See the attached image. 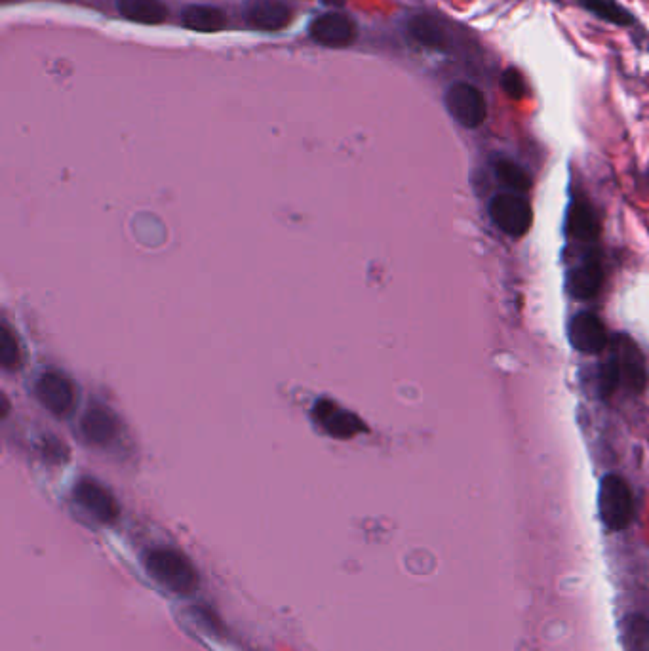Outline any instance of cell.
I'll return each mask as SVG.
<instances>
[{
	"mask_svg": "<svg viewBox=\"0 0 649 651\" xmlns=\"http://www.w3.org/2000/svg\"><path fill=\"white\" fill-rule=\"evenodd\" d=\"M143 566L160 587L174 594H193L198 589V573L187 556L174 549H153L145 554Z\"/></svg>",
	"mask_w": 649,
	"mask_h": 651,
	"instance_id": "6da1fadb",
	"label": "cell"
},
{
	"mask_svg": "<svg viewBox=\"0 0 649 651\" xmlns=\"http://www.w3.org/2000/svg\"><path fill=\"white\" fill-rule=\"evenodd\" d=\"M600 518L611 532L627 530L634 518V501L629 484L617 476L608 474L602 478L598 495Z\"/></svg>",
	"mask_w": 649,
	"mask_h": 651,
	"instance_id": "7a4b0ae2",
	"label": "cell"
},
{
	"mask_svg": "<svg viewBox=\"0 0 649 651\" xmlns=\"http://www.w3.org/2000/svg\"><path fill=\"white\" fill-rule=\"evenodd\" d=\"M446 109L463 128H478L488 117V103L484 94L469 82H455L446 92Z\"/></svg>",
	"mask_w": 649,
	"mask_h": 651,
	"instance_id": "3957f363",
	"label": "cell"
},
{
	"mask_svg": "<svg viewBox=\"0 0 649 651\" xmlns=\"http://www.w3.org/2000/svg\"><path fill=\"white\" fill-rule=\"evenodd\" d=\"M490 216L505 235L514 238L524 237L530 231L533 219L528 200L512 193H503L493 198L490 202Z\"/></svg>",
	"mask_w": 649,
	"mask_h": 651,
	"instance_id": "277c9868",
	"label": "cell"
},
{
	"mask_svg": "<svg viewBox=\"0 0 649 651\" xmlns=\"http://www.w3.org/2000/svg\"><path fill=\"white\" fill-rule=\"evenodd\" d=\"M311 39L330 48H345L356 40V23L349 16L339 12L322 14L309 25Z\"/></svg>",
	"mask_w": 649,
	"mask_h": 651,
	"instance_id": "5b68a950",
	"label": "cell"
},
{
	"mask_svg": "<svg viewBox=\"0 0 649 651\" xmlns=\"http://www.w3.org/2000/svg\"><path fill=\"white\" fill-rule=\"evenodd\" d=\"M35 393L40 404L54 415L69 414L75 404L73 383L59 372H46L39 377Z\"/></svg>",
	"mask_w": 649,
	"mask_h": 651,
	"instance_id": "8992f818",
	"label": "cell"
},
{
	"mask_svg": "<svg viewBox=\"0 0 649 651\" xmlns=\"http://www.w3.org/2000/svg\"><path fill=\"white\" fill-rule=\"evenodd\" d=\"M570 341L579 353L598 355L608 345V332L598 316L579 313L571 318Z\"/></svg>",
	"mask_w": 649,
	"mask_h": 651,
	"instance_id": "52a82bcc",
	"label": "cell"
},
{
	"mask_svg": "<svg viewBox=\"0 0 649 651\" xmlns=\"http://www.w3.org/2000/svg\"><path fill=\"white\" fill-rule=\"evenodd\" d=\"M75 499L84 511H88L99 522L111 524L117 520L118 505L115 497L96 480H80L75 488Z\"/></svg>",
	"mask_w": 649,
	"mask_h": 651,
	"instance_id": "ba28073f",
	"label": "cell"
},
{
	"mask_svg": "<svg viewBox=\"0 0 649 651\" xmlns=\"http://www.w3.org/2000/svg\"><path fill=\"white\" fill-rule=\"evenodd\" d=\"M313 417L316 423L335 438H351L356 436L358 431H364V425L356 419V415L349 414L347 410L339 408L334 402L318 400Z\"/></svg>",
	"mask_w": 649,
	"mask_h": 651,
	"instance_id": "9c48e42d",
	"label": "cell"
},
{
	"mask_svg": "<svg viewBox=\"0 0 649 651\" xmlns=\"http://www.w3.org/2000/svg\"><path fill=\"white\" fill-rule=\"evenodd\" d=\"M246 21L261 31H280L290 20V8L280 0H250L244 8Z\"/></svg>",
	"mask_w": 649,
	"mask_h": 651,
	"instance_id": "30bf717a",
	"label": "cell"
},
{
	"mask_svg": "<svg viewBox=\"0 0 649 651\" xmlns=\"http://www.w3.org/2000/svg\"><path fill=\"white\" fill-rule=\"evenodd\" d=\"M80 427L88 442L101 446L117 436L118 423L115 415L109 410H105L103 406H94L82 417Z\"/></svg>",
	"mask_w": 649,
	"mask_h": 651,
	"instance_id": "8fae6325",
	"label": "cell"
},
{
	"mask_svg": "<svg viewBox=\"0 0 649 651\" xmlns=\"http://www.w3.org/2000/svg\"><path fill=\"white\" fill-rule=\"evenodd\" d=\"M181 21L187 29L198 33H217L225 29L227 16L221 8L210 4H191L183 10Z\"/></svg>",
	"mask_w": 649,
	"mask_h": 651,
	"instance_id": "7c38bea8",
	"label": "cell"
},
{
	"mask_svg": "<svg viewBox=\"0 0 649 651\" xmlns=\"http://www.w3.org/2000/svg\"><path fill=\"white\" fill-rule=\"evenodd\" d=\"M600 259L590 256L571 273L570 290L577 299H592L602 286Z\"/></svg>",
	"mask_w": 649,
	"mask_h": 651,
	"instance_id": "4fadbf2b",
	"label": "cell"
},
{
	"mask_svg": "<svg viewBox=\"0 0 649 651\" xmlns=\"http://www.w3.org/2000/svg\"><path fill=\"white\" fill-rule=\"evenodd\" d=\"M619 370H621V381L629 387L632 393H642L646 383H648V374H646V364L642 360V355L634 349V345H625L621 347L619 356H615Z\"/></svg>",
	"mask_w": 649,
	"mask_h": 651,
	"instance_id": "5bb4252c",
	"label": "cell"
},
{
	"mask_svg": "<svg viewBox=\"0 0 649 651\" xmlns=\"http://www.w3.org/2000/svg\"><path fill=\"white\" fill-rule=\"evenodd\" d=\"M117 8L126 20L145 25H157L168 16V8L162 0H117Z\"/></svg>",
	"mask_w": 649,
	"mask_h": 651,
	"instance_id": "9a60e30c",
	"label": "cell"
},
{
	"mask_svg": "<svg viewBox=\"0 0 649 651\" xmlns=\"http://www.w3.org/2000/svg\"><path fill=\"white\" fill-rule=\"evenodd\" d=\"M408 33L412 35L415 42H419L421 46H427V48L444 50L448 46V37H446L442 25L427 16H415L413 20H410Z\"/></svg>",
	"mask_w": 649,
	"mask_h": 651,
	"instance_id": "2e32d148",
	"label": "cell"
},
{
	"mask_svg": "<svg viewBox=\"0 0 649 651\" xmlns=\"http://www.w3.org/2000/svg\"><path fill=\"white\" fill-rule=\"evenodd\" d=\"M621 642L625 651H649V619L630 613L621 621Z\"/></svg>",
	"mask_w": 649,
	"mask_h": 651,
	"instance_id": "e0dca14e",
	"label": "cell"
},
{
	"mask_svg": "<svg viewBox=\"0 0 649 651\" xmlns=\"http://www.w3.org/2000/svg\"><path fill=\"white\" fill-rule=\"evenodd\" d=\"M570 233L579 240H594L598 235V219L594 210L590 208L589 202L577 200L570 210V221H568Z\"/></svg>",
	"mask_w": 649,
	"mask_h": 651,
	"instance_id": "ac0fdd59",
	"label": "cell"
},
{
	"mask_svg": "<svg viewBox=\"0 0 649 651\" xmlns=\"http://www.w3.org/2000/svg\"><path fill=\"white\" fill-rule=\"evenodd\" d=\"M495 174L499 181L509 187L516 193H526L530 189L531 181L526 174L524 168H520L516 162L507 160V158H499L495 162Z\"/></svg>",
	"mask_w": 649,
	"mask_h": 651,
	"instance_id": "d6986e66",
	"label": "cell"
},
{
	"mask_svg": "<svg viewBox=\"0 0 649 651\" xmlns=\"http://www.w3.org/2000/svg\"><path fill=\"white\" fill-rule=\"evenodd\" d=\"M589 12L600 20L610 21L613 25H630L632 16L615 0H579Z\"/></svg>",
	"mask_w": 649,
	"mask_h": 651,
	"instance_id": "ffe728a7",
	"label": "cell"
},
{
	"mask_svg": "<svg viewBox=\"0 0 649 651\" xmlns=\"http://www.w3.org/2000/svg\"><path fill=\"white\" fill-rule=\"evenodd\" d=\"M0 362L6 370H12L20 364L18 341L6 324L0 328Z\"/></svg>",
	"mask_w": 649,
	"mask_h": 651,
	"instance_id": "44dd1931",
	"label": "cell"
},
{
	"mask_svg": "<svg viewBox=\"0 0 649 651\" xmlns=\"http://www.w3.org/2000/svg\"><path fill=\"white\" fill-rule=\"evenodd\" d=\"M621 383V370L615 358H611L608 362H604L600 366V379H598V387H600V395L611 396L615 393V389Z\"/></svg>",
	"mask_w": 649,
	"mask_h": 651,
	"instance_id": "7402d4cb",
	"label": "cell"
},
{
	"mask_svg": "<svg viewBox=\"0 0 649 651\" xmlns=\"http://www.w3.org/2000/svg\"><path fill=\"white\" fill-rule=\"evenodd\" d=\"M501 86H503V90H505L512 99H520L524 96V92H526L524 79H522V75H520L516 69H507V71L503 73Z\"/></svg>",
	"mask_w": 649,
	"mask_h": 651,
	"instance_id": "603a6c76",
	"label": "cell"
}]
</instances>
